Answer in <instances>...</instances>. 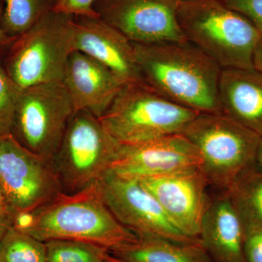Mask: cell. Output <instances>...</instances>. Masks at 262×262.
Wrapping results in <instances>:
<instances>
[{
    "label": "cell",
    "mask_w": 262,
    "mask_h": 262,
    "mask_svg": "<svg viewBox=\"0 0 262 262\" xmlns=\"http://www.w3.org/2000/svg\"><path fill=\"white\" fill-rule=\"evenodd\" d=\"M199 114L170 101L146 83L127 84L100 120L120 144L130 145L182 134Z\"/></svg>",
    "instance_id": "277c9868"
},
{
    "label": "cell",
    "mask_w": 262,
    "mask_h": 262,
    "mask_svg": "<svg viewBox=\"0 0 262 262\" xmlns=\"http://www.w3.org/2000/svg\"><path fill=\"white\" fill-rule=\"evenodd\" d=\"M108 252L125 262H213L201 241L184 244L139 237L136 242Z\"/></svg>",
    "instance_id": "ac0fdd59"
},
{
    "label": "cell",
    "mask_w": 262,
    "mask_h": 262,
    "mask_svg": "<svg viewBox=\"0 0 262 262\" xmlns=\"http://www.w3.org/2000/svg\"><path fill=\"white\" fill-rule=\"evenodd\" d=\"M244 253L246 262H262V229L245 233Z\"/></svg>",
    "instance_id": "484cf974"
},
{
    "label": "cell",
    "mask_w": 262,
    "mask_h": 262,
    "mask_svg": "<svg viewBox=\"0 0 262 262\" xmlns=\"http://www.w3.org/2000/svg\"><path fill=\"white\" fill-rule=\"evenodd\" d=\"M138 180L182 233L200 239L202 222L212 198L208 192L211 186L201 167Z\"/></svg>",
    "instance_id": "7c38bea8"
},
{
    "label": "cell",
    "mask_w": 262,
    "mask_h": 262,
    "mask_svg": "<svg viewBox=\"0 0 262 262\" xmlns=\"http://www.w3.org/2000/svg\"><path fill=\"white\" fill-rule=\"evenodd\" d=\"M199 150L183 134L122 145L110 170L124 178L139 179L201 167Z\"/></svg>",
    "instance_id": "4fadbf2b"
},
{
    "label": "cell",
    "mask_w": 262,
    "mask_h": 262,
    "mask_svg": "<svg viewBox=\"0 0 262 262\" xmlns=\"http://www.w3.org/2000/svg\"><path fill=\"white\" fill-rule=\"evenodd\" d=\"M75 113L62 81L26 88L17 101L11 135L31 152L52 161Z\"/></svg>",
    "instance_id": "ba28073f"
},
{
    "label": "cell",
    "mask_w": 262,
    "mask_h": 262,
    "mask_svg": "<svg viewBox=\"0 0 262 262\" xmlns=\"http://www.w3.org/2000/svg\"><path fill=\"white\" fill-rule=\"evenodd\" d=\"M219 94L223 114L262 137L261 72L255 69H222Z\"/></svg>",
    "instance_id": "e0dca14e"
},
{
    "label": "cell",
    "mask_w": 262,
    "mask_h": 262,
    "mask_svg": "<svg viewBox=\"0 0 262 262\" xmlns=\"http://www.w3.org/2000/svg\"><path fill=\"white\" fill-rule=\"evenodd\" d=\"M0 189L14 213L34 211L63 193L52 161L29 151L11 134L0 137Z\"/></svg>",
    "instance_id": "9c48e42d"
},
{
    "label": "cell",
    "mask_w": 262,
    "mask_h": 262,
    "mask_svg": "<svg viewBox=\"0 0 262 262\" xmlns=\"http://www.w3.org/2000/svg\"><path fill=\"white\" fill-rule=\"evenodd\" d=\"M75 17L53 11L16 38L6 72L20 89L62 81L75 48Z\"/></svg>",
    "instance_id": "8992f818"
},
{
    "label": "cell",
    "mask_w": 262,
    "mask_h": 262,
    "mask_svg": "<svg viewBox=\"0 0 262 262\" xmlns=\"http://www.w3.org/2000/svg\"><path fill=\"white\" fill-rule=\"evenodd\" d=\"M177 16L186 39L221 68L254 69L261 33L244 15L220 0H183L178 1Z\"/></svg>",
    "instance_id": "3957f363"
},
{
    "label": "cell",
    "mask_w": 262,
    "mask_h": 262,
    "mask_svg": "<svg viewBox=\"0 0 262 262\" xmlns=\"http://www.w3.org/2000/svg\"><path fill=\"white\" fill-rule=\"evenodd\" d=\"M253 68L262 74V34L260 36L254 53H253Z\"/></svg>",
    "instance_id": "f1b7e54d"
},
{
    "label": "cell",
    "mask_w": 262,
    "mask_h": 262,
    "mask_svg": "<svg viewBox=\"0 0 262 262\" xmlns=\"http://www.w3.org/2000/svg\"><path fill=\"white\" fill-rule=\"evenodd\" d=\"M75 48L107 67L124 84L146 83L134 43L101 18L75 17Z\"/></svg>",
    "instance_id": "5bb4252c"
},
{
    "label": "cell",
    "mask_w": 262,
    "mask_h": 262,
    "mask_svg": "<svg viewBox=\"0 0 262 262\" xmlns=\"http://www.w3.org/2000/svg\"><path fill=\"white\" fill-rule=\"evenodd\" d=\"M177 1H183V0H177Z\"/></svg>",
    "instance_id": "d6a6232c"
},
{
    "label": "cell",
    "mask_w": 262,
    "mask_h": 262,
    "mask_svg": "<svg viewBox=\"0 0 262 262\" xmlns=\"http://www.w3.org/2000/svg\"><path fill=\"white\" fill-rule=\"evenodd\" d=\"M13 227L42 242L73 239L102 246L108 251L139 238L108 209L98 181L75 194L61 193L32 212L14 213Z\"/></svg>",
    "instance_id": "7a4b0ae2"
},
{
    "label": "cell",
    "mask_w": 262,
    "mask_h": 262,
    "mask_svg": "<svg viewBox=\"0 0 262 262\" xmlns=\"http://www.w3.org/2000/svg\"><path fill=\"white\" fill-rule=\"evenodd\" d=\"M14 213H2L0 214V246L10 227H13Z\"/></svg>",
    "instance_id": "4316f807"
},
{
    "label": "cell",
    "mask_w": 262,
    "mask_h": 262,
    "mask_svg": "<svg viewBox=\"0 0 262 262\" xmlns=\"http://www.w3.org/2000/svg\"><path fill=\"white\" fill-rule=\"evenodd\" d=\"M249 20L262 34V0H220Z\"/></svg>",
    "instance_id": "cb8c5ba5"
},
{
    "label": "cell",
    "mask_w": 262,
    "mask_h": 262,
    "mask_svg": "<svg viewBox=\"0 0 262 262\" xmlns=\"http://www.w3.org/2000/svg\"><path fill=\"white\" fill-rule=\"evenodd\" d=\"M177 0H96L100 18L137 44L187 42L177 16Z\"/></svg>",
    "instance_id": "8fae6325"
},
{
    "label": "cell",
    "mask_w": 262,
    "mask_h": 262,
    "mask_svg": "<svg viewBox=\"0 0 262 262\" xmlns=\"http://www.w3.org/2000/svg\"><path fill=\"white\" fill-rule=\"evenodd\" d=\"M8 213H13V212L10 210V207L5 200L4 194L0 189V214Z\"/></svg>",
    "instance_id": "f546056e"
},
{
    "label": "cell",
    "mask_w": 262,
    "mask_h": 262,
    "mask_svg": "<svg viewBox=\"0 0 262 262\" xmlns=\"http://www.w3.org/2000/svg\"><path fill=\"white\" fill-rule=\"evenodd\" d=\"M98 183L108 209L138 237H159L184 244L201 241L182 233L138 179L124 178L110 170Z\"/></svg>",
    "instance_id": "30bf717a"
},
{
    "label": "cell",
    "mask_w": 262,
    "mask_h": 262,
    "mask_svg": "<svg viewBox=\"0 0 262 262\" xmlns=\"http://www.w3.org/2000/svg\"><path fill=\"white\" fill-rule=\"evenodd\" d=\"M21 89L0 67V137L11 134L15 106Z\"/></svg>",
    "instance_id": "603a6c76"
},
{
    "label": "cell",
    "mask_w": 262,
    "mask_h": 262,
    "mask_svg": "<svg viewBox=\"0 0 262 262\" xmlns=\"http://www.w3.org/2000/svg\"><path fill=\"white\" fill-rule=\"evenodd\" d=\"M62 82L75 112L84 110L99 119L125 85L107 67L78 51L70 55Z\"/></svg>",
    "instance_id": "9a60e30c"
},
{
    "label": "cell",
    "mask_w": 262,
    "mask_h": 262,
    "mask_svg": "<svg viewBox=\"0 0 262 262\" xmlns=\"http://www.w3.org/2000/svg\"><path fill=\"white\" fill-rule=\"evenodd\" d=\"M219 192L205 213L199 238L213 262H246L244 226L227 193Z\"/></svg>",
    "instance_id": "2e32d148"
},
{
    "label": "cell",
    "mask_w": 262,
    "mask_h": 262,
    "mask_svg": "<svg viewBox=\"0 0 262 262\" xmlns=\"http://www.w3.org/2000/svg\"><path fill=\"white\" fill-rule=\"evenodd\" d=\"M47 262H105L108 251L102 246L73 239L46 242Z\"/></svg>",
    "instance_id": "7402d4cb"
},
{
    "label": "cell",
    "mask_w": 262,
    "mask_h": 262,
    "mask_svg": "<svg viewBox=\"0 0 262 262\" xmlns=\"http://www.w3.org/2000/svg\"><path fill=\"white\" fill-rule=\"evenodd\" d=\"M58 0H3V28L10 37L17 38L54 11Z\"/></svg>",
    "instance_id": "ffe728a7"
},
{
    "label": "cell",
    "mask_w": 262,
    "mask_h": 262,
    "mask_svg": "<svg viewBox=\"0 0 262 262\" xmlns=\"http://www.w3.org/2000/svg\"><path fill=\"white\" fill-rule=\"evenodd\" d=\"M4 2H3V0H0V46H2L13 44V42L16 39V38L10 37L9 35H8L3 28L2 20H3V13H4Z\"/></svg>",
    "instance_id": "83f0119b"
},
{
    "label": "cell",
    "mask_w": 262,
    "mask_h": 262,
    "mask_svg": "<svg viewBox=\"0 0 262 262\" xmlns=\"http://www.w3.org/2000/svg\"><path fill=\"white\" fill-rule=\"evenodd\" d=\"M0 262H47L46 243L11 227L0 246Z\"/></svg>",
    "instance_id": "44dd1931"
},
{
    "label": "cell",
    "mask_w": 262,
    "mask_h": 262,
    "mask_svg": "<svg viewBox=\"0 0 262 262\" xmlns=\"http://www.w3.org/2000/svg\"><path fill=\"white\" fill-rule=\"evenodd\" d=\"M134 46L144 80L158 94L199 113L223 114L219 94L222 69L199 48L189 41Z\"/></svg>",
    "instance_id": "6da1fadb"
},
{
    "label": "cell",
    "mask_w": 262,
    "mask_h": 262,
    "mask_svg": "<svg viewBox=\"0 0 262 262\" xmlns=\"http://www.w3.org/2000/svg\"><path fill=\"white\" fill-rule=\"evenodd\" d=\"M226 192L244 226V232L262 229V164L239 174Z\"/></svg>",
    "instance_id": "d6986e66"
},
{
    "label": "cell",
    "mask_w": 262,
    "mask_h": 262,
    "mask_svg": "<svg viewBox=\"0 0 262 262\" xmlns=\"http://www.w3.org/2000/svg\"><path fill=\"white\" fill-rule=\"evenodd\" d=\"M257 163L262 164V137L261 138V140H260L259 146H258Z\"/></svg>",
    "instance_id": "1f68e13d"
},
{
    "label": "cell",
    "mask_w": 262,
    "mask_h": 262,
    "mask_svg": "<svg viewBox=\"0 0 262 262\" xmlns=\"http://www.w3.org/2000/svg\"><path fill=\"white\" fill-rule=\"evenodd\" d=\"M105 262H125L120 259V258L115 257L111 253L108 252L105 256Z\"/></svg>",
    "instance_id": "4dcf8cb0"
},
{
    "label": "cell",
    "mask_w": 262,
    "mask_h": 262,
    "mask_svg": "<svg viewBox=\"0 0 262 262\" xmlns=\"http://www.w3.org/2000/svg\"><path fill=\"white\" fill-rule=\"evenodd\" d=\"M95 1L96 0H58L54 11L75 17L99 18L94 9Z\"/></svg>",
    "instance_id": "d4e9b609"
},
{
    "label": "cell",
    "mask_w": 262,
    "mask_h": 262,
    "mask_svg": "<svg viewBox=\"0 0 262 262\" xmlns=\"http://www.w3.org/2000/svg\"><path fill=\"white\" fill-rule=\"evenodd\" d=\"M120 147L99 118L84 110L75 112L52 160L63 193L75 194L99 180L111 169Z\"/></svg>",
    "instance_id": "52a82bcc"
},
{
    "label": "cell",
    "mask_w": 262,
    "mask_h": 262,
    "mask_svg": "<svg viewBox=\"0 0 262 262\" xmlns=\"http://www.w3.org/2000/svg\"><path fill=\"white\" fill-rule=\"evenodd\" d=\"M198 148L210 186L227 191L257 162L261 136L225 114L200 113L182 133Z\"/></svg>",
    "instance_id": "5b68a950"
}]
</instances>
